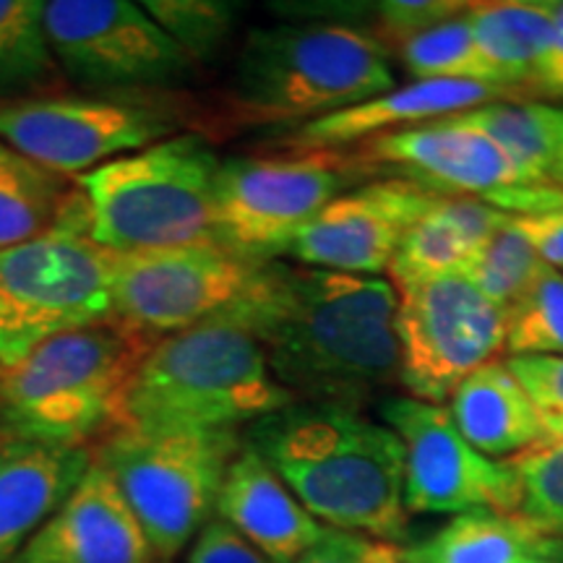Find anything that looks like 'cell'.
Returning <instances> with one entry per match:
<instances>
[{"label": "cell", "mask_w": 563, "mask_h": 563, "mask_svg": "<svg viewBox=\"0 0 563 563\" xmlns=\"http://www.w3.org/2000/svg\"><path fill=\"white\" fill-rule=\"evenodd\" d=\"M91 462V449L24 439L0 428V563L16 559Z\"/></svg>", "instance_id": "19"}, {"label": "cell", "mask_w": 563, "mask_h": 563, "mask_svg": "<svg viewBox=\"0 0 563 563\" xmlns=\"http://www.w3.org/2000/svg\"><path fill=\"white\" fill-rule=\"evenodd\" d=\"M525 563H561V561H555V559H527Z\"/></svg>", "instance_id": "41"}, {"label": "cell", "mask_w": 563, "mask_h": 563, "mask_svg": "<svg viewBox=\"0 0 563 563\" xmlns=\"http://www.w3.org/2000/svg\"><path fill=\"white\" fill-rule=\"evenodd\" d=\"M506 352L509 357L563 355V274L553 266L509 308Z\"/></svg>", "instance_id": "30"}, {"label": "cell", "mask_w": 563, "mask_h": 563, "mask_svg": "<svg viewBox=\"0 0 563 563\" xmlns=\"http://www.w3.org/2000/svg\"><path fill=\"white\" fill-rule=\"evenodd\" d=\"M357 175L340 152L222 162L214 188V243L243 262H274Z\"/></svg>", "instance_id": "9"}, {"label": "cell", "mask_w": 563, "mask_h": 563, "mask_svg": "<svg viewBox=\"0 0 563 563\" xmlns=\"http://www.w3.org/2000/svg\"><path fill=\"white\" fill-rule=\"evenodd\" d=\"M394 51L399 53L402 66L415 74V81L441 79L496 87L488 63H485L483 53L477 51L473 30H470L467 9L460 16H452L431 26V30L412 34V37L399 42Z\"/></svg>", "instance_id": "28"}, {"label": "cell", "mask_w": 563, "mask_h": 563, "mask_svg": "<svg viewBox=\"0 0 563 563\" xmlns=\"http://www.w3.org/2000/svg\"><path fill=\"white\" fill-rule=\"evenodd\" d=\"M363 563H410L407 561V548L397 543H384V540H365Z\"/></svg>", "instance_id": "39"}, {"label": "cell", "mask_w": 563, "mask_h": 563, "mask_svg": "<svg viewBox=\"0 0 563 563\" xmlns=\"http://www.w3.org/2000/svg\"><path fill=\"white\" fill-rule=\"evenodd\" d=\"M241 449L238 431L118 428L91 454L121 488L157 561H175L214 517L222 483Z\"/></svg>", "instance_id": "7"}, {"label": "cell", "mask_w": 563, "mask_h": 563, "mask_svg": "<svg viewBox=\"0 0 563 563\" xmlns=\"http://www.w3.org/2000/svg\"><path fill=\"white\" fill-rule=\"evenodd\" d=\"M347 157L361 175L389 170L391 178L412 180L435 194L481 199L514 217L563 209V188L532 183L488 136L452 118L368 139Z\"/></svg>", "instance_id": "11"}, {"label": "cell", "mask_w": 563, "mask_h": 563, "mask_svg": "<svg viewBox=\"0 0 563 563\" xmlns=\"http://www.w3.org/2000/svg\"><path fill=\"white\" fill-rule=\"evenodd\" d=\"M553 9V37L548 47L540 89L563 91V3H551Z\"/></svg>", "instance_id": "38"}, {"label": "cell", "mask_w": 563, "mask_h": 563, "mask_svg": "<svg viewBox=\"0 0 563 563\" xmlns=\"http://www.w3.org/2000/svg\"><path fill=\"white\" fill-rule=\"evenodd\" d=\"M173 131L167 110L112 97H30L0 108V141L66 178L159 144Z\"/></svg>", "instance_id": "14"}, {"label": "cell", "mask_w": 563, "mask_h": 563, "mask_svg": "<svg viewBox=\"0 0 563 563\" xmlns=\"http://www.w3.org/2000/svg\"><path fill=\"white\" fill-rule=\"evenodd\" d=\"M389 89V51L373 34L344 24H287L245 37L232 100L249 121L285 123L316 121Z\"/></svg>", "instance_id": "6"}, {"label": "cell", "mask_w": 563, "mask_h": 563, "mask_svg": "<svg viewBox=\"0 0 563 563\" xmlns=\"http://www.w3.org/2000/svg\"><path fill=\"white\" fill-rule=\"evenodd\" d=\"M220 165L207 141L186 133L79 175L87 235L112 253L217 245Z\"/></svg>", "instance_id": "5"}, {"label": "cell", "mask_w": 563, "mask_h": 563, "mask_svg": "<svg viewBox=\"0 0 563 563\" xmlns=\"http://www.w3.org/2000/svg\"><path fill=\"white\" fill-rule=\"evenodd\" d=\"M157 563H173V561H157Z\"/></svg>", "instance_id": "42"}, {"label": "cell", "mask_w": 563, "mask_h": 563, "mask_svg": "<svg viewBox=\"0 0 563 563\" xmlns=\"http://www.w3.org/2000/svg\"><path fill=\"white\" fill-rule=\"evenodd\" d=\"M112 258L68 230L0 251V368L53 336L112 319Z\"/></svg>", "instance_id": "8"}, {"label": "cell", "mask_w": 563, "mask_h": 563, "mask_svg": "<svg viewBox=\"0 0 563 563\" xmlns=\"http://www.w3.org/2000/svg\"><path fill=\"white\" fill-rule=\"evenodd\" d=\"M11 563H157V555L112 475L91 462Z\"/></svg>", "instance_id": "17"}, {"label": "cell", "mask_w": 563, "mask_h": 563, "mask_svg": "<svg viewBox=\"0 0 563 563\" xmlns=\"http://www.w3.org/2000/svg\"><path fill=\"white\" fill-rule=\"evenodd\" d=\"M464 9H467V3H456V0H389V3H378L376 40L382 42L386 51H391L412 34L431 30V26L452 16H460Z\"/></svg>", "instance_id": "34"}, {"label": "cell", "mask_w": 563, "mask_h": 563, "mask_svg": "<svg viewBox=\"0 0 563 563\" xmlns=\"http://www.w3.org/2000/svg\"><path fill=\"white\" fill-rule=\"evenodd\" d=\"M506 95L509 91L473 81H410L352 108L302 123L285 139V146L292 154L342 152L350 144L460 115L464 110L496 102L498 97L504 100Z\"/></svg>", "instance_id": "18"}, {"label": "cell", "mask_w": 563, "mask_h": 563, "mask_svg": "<svg viewBox=\"0 0 563 563\" xmlns=\"http://www.w3.org/2000/svg\"><path fill=\"white\" fill-rule=\"evenodd\" d=\"M399 384L420 402L441 405L470 373L506 350L509 311L462 274L397 285Z\"/></svg>", "instance_id": "10"}, {"label": "cell", "mask_w": 563, "mask_h": 563, "mask_svg": "<svg viewBox=\"0 0 563 563\" xmlns=\"http://www.w3.org/2000/svg\"><path fill=\"white\" fill-rule=\"evenodd\" d=\"M45 32L58 68L87 89L173 87L194 70L157 21L129 0H51Z\"/></svg>", "instance_id": "12"}, {"label": "cell", "mask_w": 563, "mask_h": 563, "mask_svg": "<svg viewBox=\"0 0 563 563\" xmlns=\"http://www.w3.org/2000/svg\"><path fill=\"white\" fill-rule=\"evenodd\" d=\"M186 563H272L253 548L241 532L232 530L220 517H211L194 543L188 545Z\"/></svg>", "instance_id": "35"}, {"label": "cell", "mask_w": 563, "mask_h": 563, "mask_svg": "<svg viewBox=\"0 0 563 563\" xmlns=\"http://www.w3.org/2000/svg\"><path fill=\"white\" fill-rule=\"evenodd\" d=\"M60 230L87 235V211L76 180L0 141V251Z\"/></svg>", "instance_id": "23"}, {"label": "cell", "mask_w": 563, "mask_h": 563, "mask_svg": "<svg viewBox=\"0 0 563 563\" xmlns=\"http://www.w3.org/2000/svg\"><path fill=\"white\" fill-rule=\"evenodd\" d=\"M295 402L272 376L262 344L241 323L217 316L162 336L144 352L125 389L118 428L238 431Z\"/></svg>", "instance_id": "3"}, {"label": "cell", "mask_w": 563, "mask_h": 563, "mask_svg": "<svg viewBox=\"0 0 563 563\" xmlns=\"http://www.w3.org/2000/svg\"><path fill=\"white\" fill-rule=\"evenodd\" d=\"M519 481L517 517L548 540H563V439L506 460Z\"/></svg>", "instance_id": "31"}, {"label": "cell", "mask_w": 563, "mask_h": 563, "mask_svg": "<svg viewBox=\"0 0 563 563\" xmlns=\"http://www.w3.org/2000/svg\"><path fill=\"white\" fill-rule=\"evenodd\" d=\"M58 63L45 32V3L0 0V100H30L51 87Z\"/></svg>", "instance_id": "27"}, {"label": "cell", "mask_w": 563, "mask_h": 563, "mask_svg": "<svg viewBox=\"0 0 563 563\" xmlns=\"http://www.w3.org/2000/svg\"><path fill=\"white\" fill-rule=\"evenodd\" d=\"M467 21L493 84L504 91L538 87L553 37V9L540 0L470 3Z\"/></svg>", "instance_id": "24"}, {"label": "cell", "mask_w": 563, "mask_h": 563, "mask_svg": "<svg viewBox=\"0 0 563 563\" xmlns=\"http://www.w3.org/2000/svg\"><path fill=\"white\" fill-rule=\"evenodd\" d=\"M222 316L262 344L272 376L298 402L361 410L399 382L397 290L389 279L266 262Z\"/></svg>", "instance_id": "1"}, {"label": "cell", "mask_w": 563, "mask_h": 563, "mask_svg": "<svg viewBox=\"0 0 563 563\" xmlns=\"http://www.w3.org/2000/svg\"><path fill=\"white\" fill-rule=\"evenodd\" d=\"M382 418L405 449V506L410 514H517L519 481L509 462L477 452L446 407L391 397Z\"/></svg>", "instance_id": "15"}, {"label": "cell", "mask_w": 563, "mask_h": 563, "mask_svg": "<svg viewBox=\"0 0 563 563\" xmlns=\"http://www.w3.org/2000/svg\"><path fill=\"white\" fill-rule=\"evenodd\" d=\"M559 543L534 532L517 514H456L426 543L407 548L410 563H525L555 559Z\"/></svg>", "instance_id": "25"}, {"label": "cell", "mask_w": 563, "mask_h": 563, "mask_svg": "<svg viewBox=\"0 0 563 563\" xmlns=\"http://www.w3.org/2000/svg\"><path fill=\"white\" fill-rule=\"evenodd\" d=\"M511 214L470 196L439 194L431 209L405 232L402 243L394 253L389 282L410 285L446 274H460L470 256L488 241Z\"/></svg>", "instance_id": "21"}, {"label": "cell", "mask_w": 563, "mask_h": 563, "mask_svg": "<svg viewBox=\"0 0 563 563\" xmlns=\"http://www.w3.org/2000/svg\"><path fill=\"white\" fill-rule=\"evenodd\" d=\"M545 269L548 264L532 249L525 232L517 228L511 214L509 222L493 232L488 241L470 256L460 274L473 282L490 302L509 311Z\"/></svg>", "instance_id": "29"}, {"label": "cell", "mask_w": 563, "mask_h": 563, "mask_svg": "<svg viewBox=\"0 0 563 563\" xmlns=\"http://www.w3.org/2000/svg\"><path fill=\"white\" fill-rule=\"evenodd\" d=\"M154 342L118 319L74 329L0 368V428L89 449L118 428L125 389Z\"/></svg>", "instance_id": "4"}, {"label": "cell", "mask_w": 563, "mask_h": 563, "mask_svg": "<svg viewBox=\"0 0 563 563\" xmlns=\"http://www.w3.org/2000/svg\"><path fill=\"white\" fill-rule=\"evenodd\" d=\"M435 196L402 178L368 183L329 201L292 238L285 256L311 269L378 277L389 269L405 232L431 209Z\"/></svg>", "instance_id": "16"}, {"label": "cell", "mask_w": 563, "mask_h": 563, "mask_svg": "<svg viewBox=\"0 0 563 563\" xmlns=\"http://www.w3.org/2000/svg\"><path fill=\"white\" fill-rule=\"evenodd\" d=\"M553 183L559 188H563V159L559 162V165H555V170H553Z\"/></svg>", "instance_id": "40"}, {"label": "cell", "mask_w": 563, "mask_h": 563, "mask_svg": "<svg viewBox=\"0 0 563 563\" xmlns=\"http://www.w3.org/2000/svg\"><path fill=\"white\" fill-rule=\"evenodd\" d=\"M514 222L548 266L563 269V209L545 214H519L514 217Z\"/></svg>", "instance_id": "36"}, {"label": "cell", "mask_w": 563, "mask_h": 563, "mask_svg": "<svg viewBox=\"0 0 563 563\" xmlns=\"http://www.w3.org/2000/svg\"><path fill=\"white\" fill-rule=\"evenodd\" d=\"M256 266L220 245L115 253L112 319L157 342L228 313Z\"/></svg>", "instance_id": "13"}, {"label": "cell", "mask_w": 563, "mask_h": 563, "mask_svg": "<svg viewBox=\"0 0 563 563\" xmlns=\"http://www.w3.org/2000/svg\"><path fill=\"white\" fill-rule=\"evenodd\" d=\"M446 410L464 439L490 460H511L548 441L530 394L506 361H493L470 373L449 397Z\"/></svg>", "instance_id": "22"}, {"label": "cell", "mask_w": 563, "mask_h": 563, "mask_svg": "<svg viewBox=\"0 0 563 563\" xmlns=\"http://www.w3.org/2000/svg\"><path fill=\"white\" fill-rule=\"evenodd\" d=\"M365 540L361 534L340 532L327 527L323 538L311 551H306L295 563H363Z\"/></svg>", "instance_id": "37"}, {"label": "cell", "mask_w": 563, "mask_h": 563, "mask_svg": "<svg viewBox=\"0 0 563 563\" xmlns=\"http://www.w3.org/2000/svg\"><path fill=\"white\" fill-rule=\"evenodd\" d=\"M517 382L530 394L543 422L548 441L563 439V355L561 357H506Z\"/></svg>", "instance_id": "33"}, {"label": "cell", "mask_w": 563, "mask_h": 563, "mask_svg": "<svg viewBox=\"0 0 563 563\" xmlns=\"http://www.w3.org/2000/svg\"><path fill=\"white\" fill-rule=\"evenodd\" d=\"M141 9L191 60L214 53L230 34L235 16L228 3L211 0H146Z\"/></svg>", "instance_id": "32"}, {"label": "cell", "mask_w": 563, "mask_h": 563, "mask_svg": "<svg viewBox=\"0 0 563 563\" xmlns=\"http://www.w3.org/2000/svg\"><path fill=\"white\" fill-rule=\"evenodd\" d=\"M214 517L241 532L272 563H295L327 532L245 441L224 477Z\"/></svg>", "instance_id": "20"}, {"label": "cell", "mask_w": 563, "mask_h": 563, "mask_svg": "<svg viewBox=\"0 0 563 563\" xmlns=\"http://www.w3.org/2000/svg\"><path fill=\"white\" fill-rule=\"evenodd\" d=\"M454 123L481 131L532 183H553L563 159V110L543 102L496 100L452 115Z\"/></svg>", "instance_id": "26"}, {"label": "cell", "mask_w": 563, "mask_h": 563, "mask_svg": "<svg viewBox=\"0 0 563 563\" xmlns=\"http://www.w3.org/2000/svg\"><path fill=\"white\" fill-rule=\"evenodd\" d=\"M243 441L323 527L384 543L407 538L405 449L389 426L352 407L295 402L251 422Z\"/></svg>", "instance_id": "2"}]
</instances>
